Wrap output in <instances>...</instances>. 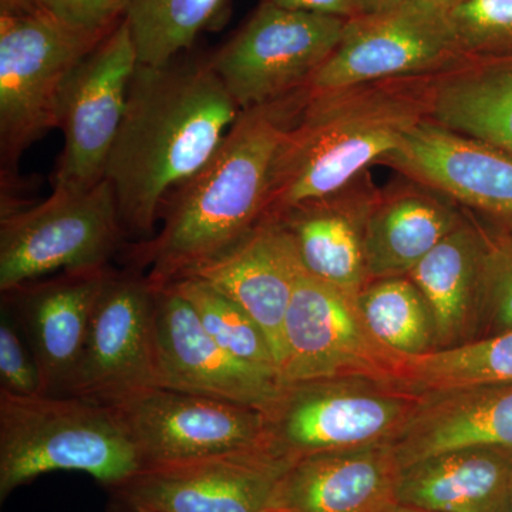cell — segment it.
I'll list each match as a JSON object with an SVG mask.
<instances>
[{
	"instance_id": "obj_1",
	"label": "cell",
	"mask_w": 512,
	"mask_h": 512,
	"mask_svg": "<svg viewBox=\"0 0 512 512\" xmlns=\"http://www.w3.org/2000/svg\"><path fill=\"white\" fill-rule=\"evenodd\" d=\"M239 111L208 57L138 64L104 170L126 238L156 234L165 198L210 160Z\"/></svg>"
},
{
	"instance_id": "obj_2",
	"label": "cell",
	"mask_w": 512,
	"mask_h": 512,
	"mask_svg": "<svg viewBox=\"0 0 512 512\" xmlns=\"http://www.w3.org/2000/svg\"><path fill=\"white\" fill-rule=\"evenodd\" d=\"M305 89L239 111L201 170L165 198L161 227L130 245V268L161 288L208 264L261 220L276 150L305 104Z\"/></svg>"
},
{
	"instance_id": "obj_3",
	"label": "cell",
	"mask_w": 512,
	"mask_h": 512,
	"mask_svg": "<svg viewBox=\"0 0 512 512\" xmlns=\"http://www.w3.org/2000/svg\"><path fill=\"white\" fill-rule=\"evenodd\" d=\"M437 74L309 94L276 150L261 221L335 194L429 119Z\"/></svg>"
},
{
	"instance_id": "obj_4",
	"label": "cell",
	"mask_w": 512,
	"mask_h": 512,
	"mask_svg": "<svg viewBox=\"0 0 512 512\" xmlns=\"http://www.w3.org/2000/svg\"><path fill=\"white\" fill-rule=\"evenodd\" d=\"M144 464L107 404L77 396H16L0 390V501L53 471H80L104 488Z\"/></svg>"
},
{
	"instance_id": "obj_5",
	"label": "cell",
	"mask_w": 512,
	"mask_h": 512,
	"mask_svg": "<svg viewBox=\"0 0 512 512\" xmlns=\"http://www.w3.org/2000/svg\"><path fill=\"white\" fill-rule=\"evenodd\" d=\"M420 394L366 379L282 384L264 412L266 448L292 461L323 453L393 443Z\"/></svg>"
},
{
	"instance_id": "obj_6",
	"label": "cell",
	"mask_w": 512,
	"mask_h": 512,
	"mask_svg": "<svg viewBox=\"0 0 512 512\" xmlns=\"http://www.w3.org/2000/svg\"><path fill=\"white\" fill-rule=\"evenodd\" d=\"M110 33L70 28L42 8L0 15V147L6 163L59 127L60 100L76 67Z\"/></svg>"
},
{
	"instance_id": "obj_7",
	"label": "cell",
	"mask_w": 512,
	"mask_h": 512,
	"mask_svg": "<svg viewBox=\"0 0 512 512\" xmlns=\"http://www.w3.org/2000/svg\"><path fill=\"white\" fill-rule=\"evenodd\" d=\"M124 238L116 194L106 178L89 188L53 190L28 210L3 211L0 291L57 271L107 266Z\"/></svg>"
},
{
	"instance_id": "obj_8",
	"label": "cell",
	"mask_w": 512,
	"mask_h": 512,
	"mask_svg": "<svg viewBox=\"0 0 512 512\" xmlns=\"http://www.w3.org/2000/svg\"><path fill=\"white\" fill-rule=\"evenodd\" d=\"M470 62L443 6L429 0L349 19L335 52L305 84L309 94L446 73Z\"/></svg>"
},
{
	"instance_id": "obj_9",
	"label": "cell",
	"mask_w": 512,
	"mask_h": 512,
	"mask_svg": "<svg viewBox=\"0 0 512 512\" xmlns=\"http://www.w3.org/2000/svg\"><path fill=\"white\" fill-rule=\"evenodd\" d=\"M348 19L259 2L241 28L208 57L239 110L301 89L335 52Z\"/></svg>"
},
{
	"instance_id": "obj_10",
	"label": "cell",
	"mask_w": 512,
	"mask_h": 512,
	"mask_svg": "<svg viewBox=\"0 0 512 512\" xmlns=\"http://www.w3.org/2000/svg\"><path fill=\"white\" fill-rule=\"evenodd\" d=\"M406 356L373 335L356 295L301 272L285 316L282 384L366 379L399 387Z\"/></svg>"
},
{
	"instance_id": "obj_11",
	"label": "cell",
	"mask_w": 512,
	"mask_h": 512,
	"mask_svg": "<svg viewBox=\"0 0 512 512\" xmlns=\"http://www.w3.org/2000/svg\"><path fill=\"white\" fill-rule=\"evenodd\" d=\"M111 407L144 466L266 448L264 413L254 407L163 386Z\"/></svg>"
},
{
	"instance_id": "obj_12",
	"label": "cell",
	"mask_w": 512,
	"mask_h": 512,
	"mask_svg": "<svg viewBox=\"0 0 512 512\" xmlns=\"http://www.w3.org/2000/svg\"><path fill=\"white\" fill-rule=\"evenodd\" d=\"M291 461L268 448L148 464L107 488L110 512H262Z\"/></svg>"
},
{
	"instance_id": "obj_13",
	"label": "cell",
	"mask_w": 512,
	"mask_h": 512,
	"mask_svg": "<svg viewBox=\"0 0 512 512\" xmlns=\"http://www.w3.org/2000/svg\"><path fill=\"white\" fill-rule=\"evenodd\" d=\"M154 299L156 289L143 272L111 269L66 396L111 406L157 386Z\"/></svg>"
},
{
	"instance_id": "obj_14",
	"label": "cell",
	"mask_w": 512,
	"mask_h": 512,
	"mask_svg": "<svg viewBox=\"0 0 512 512\" xmlns=\"http://www.w3.org/2000/svg\"><path fill=\"white\" fill-rule=\"evenodd\" d=\"M137 66L136 46L123 20L76 67L60 100L64 151L53 190L89 188L103 180Z\"/></svg>"
},
{
	"instance_id": "obj_15",
	"label": "cell",
	"mask_w": 512,
	"mask_h": 512,
	"mask_svg": "<svg viewBox=\"0 0 512 512\" xmlns=\"http://www.w3.org/2000/svg\"><path fill=\"white\" fill-rule=\"evenodd\" d=\"M154 289L157 386L266 412L282 389L278 373L229 355L173 285Z\"/></svg>"
},
{
	"instance_id": "obj_16",
	"label": "cell",
	"mask_w": 512,
	"mask_h": 512,
	"mask_svg": "<svg viewBox=\"0 0 512 512\" xmlns=\"http://www.w3.org/2000/svg\"><path fill=\"white\" fill-rule=\"evenodd\" d=\"M377 164L512 229V156L500 148L424 119Z\"/></svg>"
},
{
	"instance_id": "obj_17",
	"label": "cell",
	"mask_w": 512,
	"mask_h": 512,
	"mask_svg": "<svg viewBox=\"0 0 512 512\" xmlns=\"http://www.w3.org/2000/svg\"><path fill=\"white\" fill-rule=\"evenodd\" d=\"M110 271L109 265L64 271L2 293L35 359L42 394L66 396Z\"/></svg>"
},
{
	"instance_id": "obj_18",
	"label": "cell",
	"mask_w": 512,
	"mask_h": 512,
	"mask_svg": "<svg viewBox=\"0 0 512 512\" xmlns=\"http://www.w3.org/2000/svg\"><path fill=\"white\" fill-rule=\"evenodd\" d=\"M302 271L298 251L284 225L261 221L234 247L188 276L225 293L258 323L279 372L285 316Z\"/></svg>"
},
{
	"instance_id": "obj_19",
	"label": "cell",
	"mask_w": 512,
	"mask_h": 512,
	"mask_svg": "<svg viewBox=\"0 0 512 512\" xmlns=\"http://www.w3.org/2000/svg\"><path fill=\"white\" fill-rule=\"evenodd\" d=\"M400 474L392 443L311 454L292 461L269 507L288 512H382L397 503Z\"/></svg>"
},
{
	"instance_id": "obj_20",
	"label": "cell",
	"mask_w": 512,
	"mask_h": 512,
	"mask_svg": "<svg viewBox=\"0 0 512 512\" xmlns=\"http://www.w3.org/2000/svg\"><path fill=\"white\" fill-rule=\"evenodd\" d=\"M377 190L367 170L335 194L276 220L291 235L303 271L352 295L362 292L369 284L363 234Z\"/></svg>"
},
{
	"instance_id": "obj_21",
	"label": "cell",
	"mask_w": 512,
	"mask_h": 512,
	"mask_svg": "<svg viewBox=\"0 0 512 512\" xmlns=\"http://www.w3.org/2000/svg\"><path fill=\"white\" fill-rule=\"evenodd\" d=\"M464 212L447 195L403 175L396 183L379 188L363 234L369 282L409 275L466 220Z\"/></svg>"
},
{
	"instance_id": "obj_22",
	"label": "cell",
	"mask_w": 512,
	"mask_h": 512,
	"mask_svg": "<svg viewBox=\"0 0 512 512\" xmlns=\"http://www.w3.org/2000/svg\"><path fill=\"white\" fill-rule=\"evenodd\" d=\"M392 444L402 468L461 448H512V383L420 394L416 412Z\"/></svg>"
},
{
	"instance_id": "obj_23",
	"label": "cell",
	"mask_w": 512,
	"mask_h": 512,
	"mask_svg": "<svg viewBox=\"0 0 512 512\" xmlns=\"http://www.w3.org/2000/svg\"><path fill=\"white\" fill-rule=\"evenodd\" d=\"M512 448L446 451L402 468L397 503L437 512H507Z\"/></svg>"
},
{
	"instance_id": "obj_24",
	"label": "cell",
	"mask_w": 512,
	"mask_h": 512,
	"mask_svg": "<svg viewBox=\"0 0 512 512\" xmlns=\"http://www.w3.org/2000/svg\"><path fill=\"white\" fill-rule=\"evenodd\" d=\"M487 232L466 218L414 266L412 279L429 303L436 349L471 342L480 322L481 269Z\"/></svg>"
},
{
	"instance_id": "obj_25",
	"label": "cell",
	"mask_w": 512,
	"mask_h": 512,
	"mask_svg": "<svg viewBox=\"0 0 512 512\" xmlns=\"http://www.w3.org/2000/svg\"><path fill=\"white\" fill-rule=\"evenodd\" d=\"M429 119L512 156V57L470 60L439 74Z\"/></svg>"
},
{
	"instance_id": "obj_26",
	"label": "cell",
	"mask_w": 512,
	"mask_h": 512,
	"mask_svg": "<svg viewBox=\"0 0 512 512\" xmlns=\"http://www.w3.org/2000/svg\"><path fill=\"white\" fill-rule=\"evenodd\" d=\"M229 0H131L126 20L138 64L164 66L222 23Z\"/></svg>"
},
{
	"instance_id": "obj_27",
	"label": "cell",
	"mask_w": 512,
	"mask_h": 512,
	"mask_svg": "<svg viewBox=\"0 0 512 512\" xmlns=\"http://www.w3.org/2000/svg\"><path fill=\"white\" fill-rule=\"evenodd\" d=\"M484 383H512V329L454 348L406 356L399 387L423 394Z\"/></svg>"
},
{
	"instance_id": "obj_28",
	"label": "cell",
	"mask_w": 512,
	"mask_h": 512,
	"mask_svg": "<svg viewBox=\"0 0 512 512\" xmlns=\"http://www.w3.org/2000/svg\"><path fill=\"white\" fill-rule=\"evenodd\" d=\"M357 305L373 335L394 352L419 356L436 349L429 303L409 276L373 279Z\"/></svg>"
},
{
	"instance_id": "obj_29",
	"label": "cell",
	"mask_w": 512,
	"mask_h": 512,
	"mask_svg": "<svg viewBox=\"0 0 512 512\" xmlns=\"http://www.w3.org/2000/svg\"><path fill=\"white\" fill-rule=\"evenodd\" d=\"M170 285L190 303L202 328L229 355L249 365L275 370L279 375L265 333L237 302L207 282L191 276Z\"/></svg>"
},
{
	"instance_id": "obj_30",
	"label": "cell",
	"mask_w": 512,
	"mask_h": 512,
	"mask_svg": "<svg viewBox=\"0 0 512 512\" xmlns=\"http://www.w3.org/2000/svg\"><path fill=\"white\" fill-rule=\"evenodd\" d=\"M447 12L468 59L512 57V0H458Z\"/></svg>"
},
{
	"instance_id": "obj_31",
	"label": "cell",
	"mask_w": 512,
	"mask_h": 512,
	"mask_svg": "<svg viewBox=\"0 0 512 512\" xmlns=\"http://www.w3.org/2000/svg\"><path fill=\"white\" fill-rule=\"evenodd\" d=\"M480 322L490 329L488 335L512 329V229L488 235L481 269Z\"/></svg>"
},
{
	"instance_id": "obj_32",
	"label": "cell",
	"mask_w": 512,
	"mask_h": 512,
	"mask_svg": "<svg viewBox=\"0 0 512 512\" xmlns=\"http://www.w3.org/2000/svg\"><path fill=\"white\" fill-rule=\"evenodd\" d=\"M10 316L0 323V390L16 396L42 394L39 370L29 346L23 343Z\"/></svg>"
},
{
	"instance_id": "obj_33",
	"label": "cell",
	"mask_w": 512,
	"mask_h": 512,
	"mask_svg": "<svg viewBox=\"0 0 512 512\" xmlns=\"http://www.w3.org/2000/svg\"><path fill=\"white\" fill-rule=\"evenodd\" d=\"M131 0H40V8L70 28L111 33L126 18Z\"/></svg>"
},
{
	"instance_id": "obj_34",
	"label": "cell",
	"mask_w": 512,
	"mask_h": 512,
	"mask_svg": "<svg viewBox=\"0 0 512 512\" xmlns=\"http://www.w3.org/2000/svg\"><path fill=\"white\" fill-rule=\"evenodd\" d=\"M289 10L318 13V15L336 16V18L353 19L362 15L356 0H261Z\"/></svg>"
},
{
	"instance_id": "obj_35",
	"label": "cell",
	"mask_w": 512,
	"mask_h": 512,
	"mask_svg": "<svg viewBox=\"0 0 512 512\" xmlns=\"http://www.w3.org/2000/svg\"><path fill=\"white\" fill-rule=\"evenodd\" d=\"M402 2L404 0H356L362 15H365V13L382 12V10L393 8V6L400 5ZM429 2L437 3V5L448 9L458 0H429Z\"/></svg>"
},
{
	"instance_id": "obj_36",
	"label": "cell",
	"mask_w": 512,
	"mask_h": 512,
	"mask_svg": "<svg viewBox=\"0 0 512 512\" xmlns=\"http://www.w3.org/2000/svg\"><path fill=\"white\" fill-rule=\"evenodd\" d=\"M40 9V0H0L2 13H28Z\"/></svg>"
},
{
	"instance_id": "obj_37",
	"label": "cell",
	"mask_w": 512,
	"mask_h": 512,
	"mask_svg": "<svg viewBox=\"0 0 512 512\" xmlns=\"http://www.w3.org/2000/svg\"><path fill=\"white\" fill-rule=\"evenodd\" d=\"M382 512H437V511H431V510H426V508L412 507V505L396 503V504L390 505L389 508H386V510H383Z\"/></svg>"
},
{
	"instance_id": "obj_38",
	"label": "cell",
	"mask_w": 512,
	"mask_h": 512,
	"mask_svg": "<svg viewBox=\"0 0 512 512\" xmlns=\"http://www.w3.org/2000/svg\"><path fill=\"white\" fill-rule=\"evenodd\" d=\"M262 512H288V511L281 510V508L268 507V508H265V510Z\"/></svg>"
},
{
	"instance_id": "obj_39",
	"label": "cell",
	"mask_w": 512,
	"mask_h": 512,
	"mask_svg": "<svg viewBox=\"0 0 512 512\" xmlns=\"http://www.w3.org/2000/svg\"><path fill=\"white\" fill-rule=\"evenodd\" d=\"M507 512H512V485H511L510 500H508V508H507Z\"/></svg>"
}]
</instances>
